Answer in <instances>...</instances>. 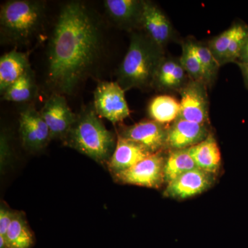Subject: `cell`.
Instances as JSON below:
<instances>
[{
  "label": "cell",
  "mask_w": 248,
  "mask_h": 248,
  "mask_svg": "<svg viewBox=\"0 0 248 248\" xmlns=\"http://www.w3.org/2000/svg\"><path fill=\"white\" fill-rule=\"evenodd\" d=\"M31 69L28 54L13 50L0 58L1 94Z\"/></svg>",
  "instance_id": "obj_17"
},
{
  "label": "cell",
  "mask_w": 248,
  "mask_h": 248,
  "mask_svg": "<svg viewBox=\"0 0 248 248\" xmlns=\"http://www.w3.org/2000/svg\"><path fill=\"white\" fill-rule=\"evenodd\" d=\"M180 108V102L175 98L164 94L153 98L148 106V111L152 120L165 125L177 120Z\"/></svg>",
  "instance_id": "obj_20"
},
{
  "label": "cell",
  "mask_w": 248,
  "mask_h": 248,
  "mask_svg": "<svg viewBox=\"0 0 248 248\" xmlns=\"http://www.w3.org/2000/svg\"><path fill=\"white\" fill-rule=\"evenodd\" d=\"M188 78L179 59L164 57L158 67L153 86L161 91L179 92L190 81Z\"/></svg>",
  "instance_id": "obj_16"
},
{
  "label": "cell",
  "mask_w": 248,
  "mask_h": 248,
  "mask_svg": "<svg viewBox=\"0 0 248 248\" xmlns=\"http://www.w3.org/2000/svg\"><path fill=\"white\" fill-rule=\"evenodd\" d=\"M117 138L115 151L107 163L108 168L113 176L130 169L152 155L151 152L137 142L119 135Z\"/></svg>",
  "instance_id": "obj_14"
},
{
  "label": "cell",
  "mask_w": 248,
  "mask_h": 248,
  "mask_svg": "<svg viewBox=\"0 0 248 248\" xmlns=\"http://www.w3.org/2000/svg\"><path fill=\"white\" fill-rule=\"evenodd\" d=\"M168 128L155 121L143 120L130 126L125 127L119 134L145 147L152 154L166 148Z\"/></svg>",
  "instance_id": "obj_11"
},
{
  "label": "cell",
  "mask_w": 248,
  "mask_h": 248,
  "mask_svg": "<svg viewBox=\"0 0 248 248\" xmlns=\"http://www.w3.org/2000/svg\"><path fill=\"white\" fill-rule=\"evenodd\" d=\"M40 113L48 125L51 140H64L77 119L66 97L58 93H53L46 101Z\"/></svg>",
  "instance_id": "obj_7"
},
{
  "label": "cell",
  "mask_w": 248,
  "mask_h": 248,
  "mask_svg": "<svg viewBox=\"0 0 248 248\" xmlns=\"http://www.w3.org/2000/svg\"><path fill=\"white\" fill-rule=\"evenodd\" d=\"M16 212L12 211L8 207L4 205H1L0 208V237H2L4 240L6 238L8 228L11 224L13 218Z\"/></svg>",
  "instance_id": "obj_27"
},
{
  "label": "cell",
  "mask_w": 248,
  "mask_h": 248,
  "mask_svg": "<svg viewBox=\"0 0 248 248\" xmlns=\"http://www.w3.org/2000/svg\"><path fill=\"white\" fill-rule=\"evenodd\" d=\"M215 182V174L195 169L185 172L172 182L165 189V197L175 200H186L208 190Z\"/></svg>",
  "instance_id": "obj_10"
},
{
  "label": "cell",
  "mask_w": 248,
  "mask_h": 248,
  "mask_svg": "<svg viewBox=\"0 0 248 248\" xmlns=\"http://www.w3.org/2000/svg\"><path fill=\"white\" fill-rule=\"evenodd\" d=\"M206 85L190 81L179 93L181 94L179 118L203 125L209 124V103Z\"/></svg>",
  "instance_id": "obj_8"
},
{
  "label": "cell",
  "mask_w": 248,
  "mask_h": 248,
  "mask_svg": "<svg viewBox=\"0 0 248 248\" xmlns=\"http://www.w3.org/2000/svg\"><path fill=\"white\" fill-rule=\"evenodd\" d=\"M5 244L7 248H31L34 236L24 214L16 212L8 228Z\"/></svg>",
  "instance_id": "obj_19"
},
{
  "label": "cell",
  "mask_w": 248,
  "mask_h": 248,
  "mask_svg": "<svg viewBox=\"0 0 248 248\" xmlns=\"http://www.w3.org/2000/svg\"><path fill=\"white\" fill-rule=\"evenodd\" d=\"M36 91L35 78L30 69L3 93L2 99L8 102H26L34 97Z\"/></svg>",
  "instance_id": "obj_22"
},
{
  "label": "cell",
  "mask_w": 248,
  "mask_h": 248,
  "mask_svg": "<svg viewBox=\"0 0 248 248\" xmlns=\"http://www.w3.org/2000/svg\"><path fill=\"white\" fill-rule=\"evenodd\" d=\"M117 140L114 133L106 128L93 107L86 108L77 115L63 141L96 162L107 164L115 151Z\"/></svg>",
  "instance_id": "obj_3"
},
{
  "label": "cell",
  "mask_w": 248,
  "mask_h": 248,
  "mask_svg": "<svg viewBox=\"0 0 248 248\" xmlns=\"http://www.w3.org/2000/svg\"><path fill=\"white\" fill-rule=\"evenodd\" d=\"M141 29L163 49L172 37V24L162 11L152 1H143Z\"/></svg>",
  "instance_id": "obj_13"
},
{
  "label": "cell",
  "mask_w": 248,
  "mask_h": 248,
  "mask_svg": "<svg viewBox=\"0 0 248 248\" xmlns=\"http://www.w3.org/2000/svg\"><path fill=\"white\" fill-rule=\"evenodd\" d=\"M189 153L198 169L216 174L221 164V156L218 143L213 134L203 141L188 148Z\"/></svg>",
  "instance_id": "obj_18"
},
{
  "label": "cell",
  "mask_w": 248,
  "mask_h": 248,
  "mask_svg": "<svg viewBox=\"0 0 248 248\" xmlns=\"http://www.w3.org/2000/svg\"><path fill=\"white\" fill-rule=\"evenodd\" d=\"M104 5L108 16L121 29L128 31L141 29L143 1L106 0Z\"/></svg>",
  "instance_id": "obj_15"
},
{
  "label": "cell",
  "mask_w": 248,
  "mask_h": 248,
  "mask_svg": "<svg viewBox=\"0 0 248 248\" xmlns=\"http://www.w3.org/2000/svg\"><path fill=\"white\" fill-rule=\"evenodd\" d=\"M179 60L191 80L206 85L203 67L196 53L192 41L183 44L182 56Z\"/></svg>",
  "instance_id": "obj_23"
},
{
  "label": "cell",
  "mask_w": 248,
  "mask_h": 248,
  "mask_svg": "<svg viewBox=\"0 0 248 248\" xmlns=\"http://www.w3.org/2000/svg\"><path fill=\"white\" fill-rule=\"evenodd\" d=\"M207 125H203L178 117L168 127L166 149L178 151L198 144L210 135Z\"/></svg>",
  "instance_id": "obj_12"
},
{
  "label": "cell",
  "mask_w": 248,
  "mask_h": 248,
  "mask_svg": "<svg viewBox=\"0 0 248 248\" xmlns=\"http://www.w3.org/2000/svg\"><path fill=\"white\" fill-rule=\"evenodd\" d=\"M102 26L84 3L62 6L48 44L47 82L53 93L71 94L97 66L102 55Z\"/></svg>",
  "instance_id": "obj_1"
},
{
  "label": "cell",
  "mask_w": 248,
  "mask_h": 248,
  "mask_svg": "<svg viewBox=\"0 0 248 248\" xmlns=\"http://www.w3.org/2000/svg\"><path fill=\"white\" fill-rule=\"evenodd\" d=\"M237 64L238 66H239L241 73H242L245 83H246V86L248 87V64H244V63H237Z\"/></svg>",
  "instance_id": "obj_29"
},
{
  "label": "cell",
  "mask_w": 248,
  "mask_h": 248,
  "mask_svg": "<svg viewBox=\"0 0 248 248\" xmlns=\"http://www.w3.org/2000/svg\"><path fill=\"white\" fill-rule=\"evenodd\" d=\"M248 39V26L243 24H236V30L229 48L227 51L223 64L224 63H236L239 60Z\"/></svg>",
  "instance_id": "obj_25"
},
{
  "label": "cell",
  "mask_w": 248,
  "mask_h": 248,
  "mask_svg": "<svg viewBox=\"0 0 248 248\" xmlns=\"http://www.w3.org/2000/svg\"><path fill=\"white\" fill-rule=\"evenodd\" d=\"M244 63V64H248V39L246 45H245L244 49H243L242 53L241 56L236 63Z\"/></svg>",
  "instance_id": "obj_28"
},
{
  "label": "cell",
  "mask_w": 248,
  "mask_h": 248,
  "mask_svg": "<svg viewBox=\"0 0 248 248\" xmlns=\"http://www.w3.org/2000/svg\"><path fill=\"white\" fill-rule=\"evenodd\" d=\"M166 159L163 151L152 154L130 169L115 174L114 177L124 184L159 188L165 183Z\"/></svg>",
  "instance_id": "obj_6"
},
{
  "label": "cell",
  "mask_w": 248,
  "mask_h": 248,
  "mask_svg": "<svg viewBox=\"0 0 248 248\" xmlns=\"http://www.w3.org/2000/svg\"><path fill=\"white\" fill-rule=\"evenodd\" d=\"M43 1L11 0L0 11V28L3 40L9 43L26 44L40 30L45 17Z\"/></svg>",
  "instance_id": "obj_4"
},
{
  "label": "cell",
  "mask_w": 248,
  "mask_h": 248,
  "mask_svg": "<svg viewBox=\"0 0 248 248\" xmlns=\"http://www.w3.org/2000/svg\"><path fill=\"white\" fill-rule=\"evenodd\" d=\"M194 48L199 60L203 67L207 86L213 84L216 78L218 68L221 65L213 56L208 46L204 45L201 42H193Z\"/></svg>",
  "instance_id": "obj_24"
},
{
  "label": "cell",
  "mask_w": 248,
  "mask_h": 248,
  "mask_svg": "<svg viewBox=\"0 0 248 248\" xmlns=\"http://www.w3.org/2000/svg\"><path fill=\"white\" fill-rule=\"evenodd\" d=\"M19 123L21 141L28 151H40L51 140L48 125L40 112L33 107L27 108L21 112Z\"/></svg>",
  "instance_id": "obj_9"
},
{
  "label": "cell",
  "mask_w": 248,
  "mask_h": 248,
  "mask_svg": "<svg viewBox=\"0 0 248 248\" xmlns=\"http://www.w3.org/2000/svg\"><path fill=\"white\" fill-rule=\"evenodd\" d=\"M164 58V49L146 33L133 32L128 51L119 67L117 82L125 91L152 87Z\"/></svg>",
  "instance_id": "obj_2"
},
{
  "label": "cell",
  "mask_w": 248,
  "mask_h": 248,
  "mask_svg": "<svg viewBox=\"0 0 248 248\" xmlns=\"http://www.w3.org/2000/svg\"><path fill=\"white\" fill-rule=\"evenodd\" d=\"M93 108L100 118L120 123L130 116L125 91L116 81L99 82L94 92Z\"/></svg>",
  "instance_id": "obj_5"
},
{
  "label": "cell",
  "mask_w": 248,
  "mask_h": 248,
  "mask_svg": "<svg viewBox=\"0 0 248 248\" xmlns=\"http://www.w3.org/2000/svg\"><path fill=\"white\" fill-rule=\"evenodd\" d=\"M195 169L198 167L189 153L188 148L170 151L165 163V183L168 184L184 173Z\"/></svg>",
  "instance_id": "obj_21"
},
{
  "label": "cell",
  "mask_w": 248,
  "mask_h": 248,
  "mask_svg": "<svg viewBox=\"0 0 248 248\" xmlns=\"http://www.w3.org/2000/svg\"><path fill=\"white\" fill-rule=\"evenodd\" d=\"M236 30V24L223 31L219 35L217 36L209 42V48L220 65L223 64L225 56Z\"/></svg>",
  "instance_id": "obj_26"
}]
</instances>
